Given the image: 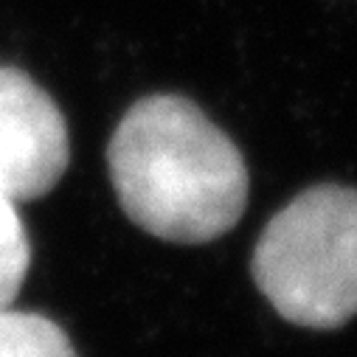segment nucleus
<instances>
[{
	"mask_svg": "<svg viewBox=\"0 0 357 357\" xmlns=\"http://www.w3.org/2000/svg\"><path fill=\"white\" fill-rule=\"evenodd\" d=\"M250 273L273 310L307 329L357 315V189L312 186L264 225Z\"/></svg>",
	"mask_w": 357,
	"mask_h": 357,
	"instance_id": "nucleus-2",
	"label": "nucleus"
},
{
	"mask_svg": "<svg viewBox=\"0 0 357 357\" xmlns=\"http://www.w3.org/2000/svg\"><path fill=\"white\" fill-rule=\"evenodd\" d=\"M70 160L59 105L20 68L0 65V192L15 203L48 195Z\"/></svg>",
	"mask_w": 357,
	"mask_h": 357,
	"instance_id": "nucleus-3",
	"label": "nucleus"
},
{
	"mask_svg": "<svg viewBox=\"0 0 357 357\" xmlns=\"http://www.w3.org/2000/svg\"><path fill=\"white\" fill-rule=\"evenodd\" d=\"M0 357H79L68 332L40 312H0Z\"/></svg>",
	"mask_w": 357,
	"mask_h": 357,
	"instance_id": "nucleus-4",
	"label": "nucleus"
},
{
	"mask_svg": "<svg viewBox=\"0 0 357 357\" xmlns=\"http://www.w3.org/2000/svg\"><path fill=\"white\" fill-rule=\"evenodd\" d=\"M31 271V239L17 203L0 192V312L12 310Z\"/></svg>",
	"mask_w": 357,
	"mask_h": 357,
	"instance_id": "nucleus-5",
	"label": "nucleus"
},
{
	"mask_svg": "<svg viewBox=\"0 0 357 357\" xmlns=\"http://www.w3.org/2000/svg\"><path fill=\"white\" fill-rule=\"evenodd\" d=\"M107 169L124 214L166 242L220 239L248 206L239 146L186 96L138 99L110 135Z\"/></svg>",
	"mask_w": 357,
	"mask_h": 357,
	"instance_id": "nucleus-1",
	"label": "nucleus"
}]
</instances>
